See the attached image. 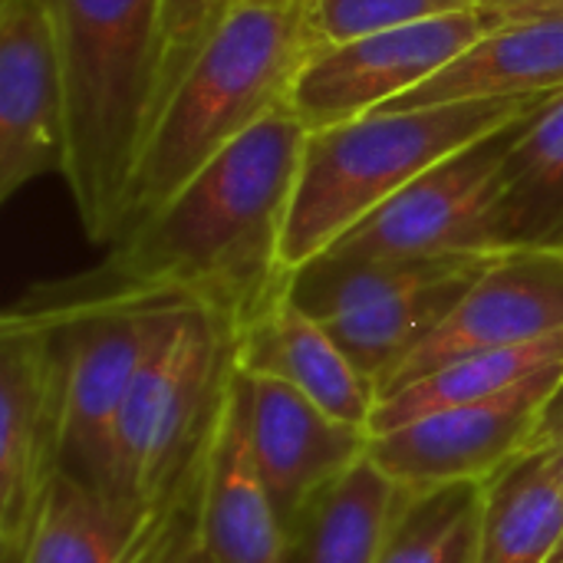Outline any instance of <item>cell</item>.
I'll use <instances>...</instances> for the list:
<instances>
[{"mask_svg":"<svg viewBox=\"0 0 563 563\" xmlns=\"http://www.w3.org/2000/svg\"><path fill=\"white\" fill-rule=\"evenodd\" d=\"M412 495L366 455L287 525L284 563H379Z\"/></svg>","mask_w":563,"mask_h":563,"instance_id":"17","label":"cell"},{"mask_svg":"<svg viewBox=\"0 0 563 563\" xmlns=\"http://www.w3.org/2000/svg\"><path fill=\"white\" fill-rule=\"evenodd\" d=\"M284 521L247 445L241 379L231 363L208 432L198 544L211 563H284Z\"/></svg>","mask_w":563,"mask_h":563,"instance_id":"15","label":"cell"},{"mask_svg":"<svg viewBox=\"0 0 563 563\" xmlns=\"http://www.w3.org/2000/svg\"><path fill=\"white\" fill-rule=\"evenodd\" d=\"M558 92L369 112L310 132L280 247L284 271L294 274L327 254L409 181L472 142L541 109Z\"/></svg>","mask_w":563,"mask_h":563,"instance_id":"4","label":"cell"},{"mask_svg":"<svg viewBox=\"0 0 563 563\" xmlns=\"http://www.w3.org/2000/svg\"><path fill=\"white\" fill-rule=\"evenodd\" d=\"M485 10H492L501 23L521 20V16H548L563 13V0H482Z\"/></svg>","mask_w":563,"mask_h":563,"instance_id":"26","label":"cell"},{"mask_svg":"<svg viewBox=\"0 0 563 563\" xmlns=\"http://www.w3.org/2000/svg\"><path fill=\"white\" fill-rule=\"evenodd\" d=\"M175 563H211V558H208V554L201 551V544L195 541V544H191V548H188V551H185V554H181Z\"/></svg>","mask_w":563,"mask_h":563,"instance_id":"27","label":"cell"},{"mask_svg":"<svg viewBox=\"0 0 563 563\" xmlns=\"http://www.w3.org/2000/svg\"><path fill=\"white\" fill-rule=\"evenodd\" d=\"M563 383V369L485 402L429 412L369 439V459L412 492L488 482L534 439L541 416Z\"/></svg>","mask_w":563,"mask_h":563,"instance_id":"10","label":"cell"},{"mask_svg":"<svg viewBox=\"0 0 563 563\" xmlns=\"http://www.w3.org/2000/svg\"><path fill=\"white\" fill-rule=\"evenodd\" d=\"M238 379L247 445L287 531L327 485L369 455L373 432L333 419L277 379L247 376L241 369Z\"/></svg>","mask_w":563,"mask_h":563,"instance_id":"13","label":"cell"},{"mask_svg":"<svg viewBox=\"0 0 563 563\" xmlns=\"http://www.w3.org/2000/svg\"><path fill=\"white\" fill-rule=\"evenodd\" d=\"M495 244L563 247V92L544 102L498 172Z\"/></svg>","mask_w":563,"mask_h":563,"instance_id":"19","label":"cell"},{"mask_svg":"<svg viewBox=\"0 0 563 563\" xmlns=\"http://www.w3.org/2000/svg\"><path fill=\"white\" fill-rule=\"evenodd\" d=\"M548 92H563V13L505 20L432 79L379 112Z\"/></svg>","mask_w":563,"mask_h":563,"instance_id":"16","label":"cell"},{"mask_svg":"<svg viewBox=\"0 0 563 563\" xmlns=\"http://www.w3.org/2000/svg\"><path fill=\"white\" fill-rule=\"evenodd\" d=\"M379 563H482V485L416 492Z\"/></svg>","mask_w":563,"mask_h":563,"instance_id":"22","label":"cell"},{"mask_svg":"<svg viewBox=\"0 0 563 563\" xmlns=\"http://www.w3.org/2000/svg\"><path fill=\"white\" fill-rule=\"evenodd\" d=\"M63 350V472L109 501L112 442L132 376L178 294L115 280L102 267L40 284L20 297Z\"/></svg>","mask_w":563,"mask_h":563,"instance_id":"5","label":"cell"},{"mask_svg":"<svg viewBox=\"0 0 563 563\" xmlns=\"http://www.w3.org/2000/svg\"><path fill=\"white\" fill-rule=\"evenodd\" d=\"M563 333V247L505 251L459 300L449 320L379 386V399L459 356L528 346ZM379 406V402H376Z\"/></svg>","mask_w":563,"mask_h":563,"instance_id":"11","label":"cell"},{"mask_svg":"<svg viewBox=\"0 0 563 563\" xmlns=\"http://www.w3.org/2000/svg\"><path fill=\"white\" fill-rule=\"evenodd\" d=\"M66 76L63 181L86 238L112 247L142 155L165 0H43Z\"/></svg>","mask_w":563,"mask_h":563,"instance_id":"3","label":"cell"},{"mask_svg":"<svg viewBox=\"0 0 563 563\" xmlns=\"http://www.w3.org/2000/svg\"><path fill=\"white\" fill-rule=\"evenodd\" d=\"M495 26L501 20L492 10L472 7L327 46L303 66L290 106L307 132L379 112L432 79Z\"/></svg>","mask_w":563,"mask_h":563,"instance_id":"9","label":"cell"},{"mask_svg":"<svg viewBox=\"0 0 563 563\" xmlns=\"http://www.w3.org/2000/svg\"><path fill=\"white\" fill-rule=\"evenodd\" d=\"M492 264L445 277V280H435V284L412 287L406 294L376 300V303L350 310V313H340L333 320H323V327L336 336V343L353 360V366L379 393L386 376L449 320V313L459 307V300L472 290V284Z\"/></svg>","mask_w":563,"mask_h":563,"instance_id":"20","label":"cell"},{"mask_svg":"<svg viewBox=\"0 0 563 563\" xmlns=\"http://www.w3.org/2000/svg\"><path fill=\"white\" fill-rule=\"evenodd\" d=\"M538 442H544L558 462L563 475V383L558 386V393L551 396L544 416H541V426H538Z\"/></svg>","mask_w":563,"mask_h":563,"instance_id":"25","label":"cell"},{"mask_svg":"<svg viewBox=\"0 0 563 563\" xmlns=\"http://www.w3.org/2000/svg\"><path fill=\"white\" fill-rule=\"evenodd\" d=\"M534 112L472 142L468 148L455 152L452 158L439 162L435 168L409 181L369 218H363L353 231H346L327 251V257L379 261L498 251L492 228L498 172L508 152L528 132Z\"/></svg>","mask_w":563,"mask_h":563,"instance_id":"8","label":"cell"},{"mask_svg":"<svg viewBox=\"0 0 563 563\" xmlns=\"http://www.w3.org/2000/svg\"><path fill=\"white\" fill-rule=\"evenodd\" d=\"M66 76L43 0H0V201L66 172Z\"/></svg>","mask_w":563,"mask_h":563,"instance_id":"12","label":"cell"},{"mask_svg":"<svg viewBox=\"0 0 563 563\" xmlns=\"http://www.w3.org/2000/svg\"><path fill=\"white\" fill-rule=\"evenodd\" d=\"M231 363L247 376L277 379L340 422L373 432L376 386L353 366L336 336L290 297V280L231 336Z\"/></svg>","mask_w":563,"mask_h":563,"instance_id":"14","label":"cell"},{"mask_svg":"<svg viewBox=\"0 0 563 563\" xmlns=\"http://www.w3.org/2000/svg\"><path fill=\"white\" fill-rule=\"evenodd\" d=\"M310 30L320 49L360 40L366 33L409 26L482 7V0H307Z\"/></svg>","mask_w":563,"mask_h":563,"instance_id":"23","label":"cell"},{"mask_svg":"<svg viewBox=\"0 0 563 563\" xmlns=\"http://www.w3.org/2000/svg\"><path fill=\"white\" fill-rule=\"evenodd\" d=\"M307 135L294 106L277 109L112 244L99 267L122 284L208 307L234 336L290 280L280 247Z\"/></svg>","mask_w":563,"mask_h":563,"instance_id":"1","label":"cell"},{"mask_svg":"<svg viewBox=\"0 0 563 563\" xmlns=\"http://www.w3.org/2000/svg\"><path fill=\"white\" fill-rule=\"evenodd\" d=\"M554 563H563V551H561V558H558V561H554Z\"/></svg>","mask_w":563,"mask_h":563,"instance_id":"28","label":"cell"},{"mask_svg":"<svg viewBox=\"0 0 563 563\" xmlns=\"http://www.w3.org/2000/svg\"><path fill=\"white\" fill-rule=\"evenodd\" d=\"M563 551V475L531 442L482 482V563H554Z\"/></svg>","mask_w":563,"mask_h":563,"instance_id":"18","label":"cell"},{"mask_svg":"<svg viewBox=\"0 0 563 563\" xmlns=\"http://www.w3.org/2000/svg\"><path fill=\"white\" fill-rule=\"evenodd\" d=\"M241 0H165L162 13V43H158V76H155V96H152V115L148 129L205 49V43L221 30L228 13ZM145 129V135H148ZM145 145V142H142Z\"/></svg>","mask_w":563,"mask_h":563,"instance_id":"24","label":"cell"},{"mask_svg":"<svg viewBox=\"0 0 563 563\" xmlns=\"http://www.w3.org/2000/svg\"><path fill=\"white\" fill-rule=\"evenodd\" d=\"M551 369H563V333L528 346H505V350H482L472 356H459L442 369L416 379L412 386H402L386 399H379L373 412V435L422 419L429 412L495 399Z\"/></svg>","mask_w":563,"mask_h":563,"instance_id":"21","label":"cell"},{"mask_svg":"<svg viewBox=\"0 0 563 563\" xmlns=\"http://www.w3.org/2000/svg\"><path fill=\"white\" fill-rule=\"evenodd\" d=\"M63 475V350L23 300L0 320V563H23L30 531Z\"/></svg>","mask_w":563,"mask_h":563,"instance_id":"7","label":"cell"},{"mask_svg":"<svg viewBox=\"0 0 563 563\" xmlns=\"http://www.w3.org/2000/svg\"><path fill=\"white\" fill-rule=\"evenodd\" d=\"M228 366L231 327L208 307L178 297L165 310L119 412L109 475L115 511L142 518L181 478L208 435Z\"/></svg>","mask_w":563,"mask_h":563,"instance_id":"6","label":"cell"},{"mask_svg":"<svg viewBox=\"0 0 563 563\" xmlns=\"http://www.w3.org/2000/svg\"><path fill=\"white\" fill-rule=\"evenodd\" d=\"M317 53L307 0H241L152 122L119 241L152 221L221 148L290 106Z\"/></svg>","mask_w":563,"mask_h":563,"instance_id":"2","label":"cell"}]
</instances>
